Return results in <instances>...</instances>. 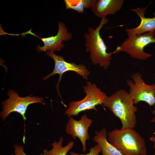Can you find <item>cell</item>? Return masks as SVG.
Wrapping results in <instances>:
<instances>
[{
    "label": "cell",
    "instance_id": "cell-16",
    "mask_svg": "<svg viewBox=\"0 0 155 155\" xmlns=\"http://www.w3.org/2000/svg\"><path fill=\"white\" fill-rule=\"evenodd\" d=\"M101 151V149L98 144L92 147L89 149V153L86 154H78L73 152H71L69 153L71 155H99V153Z\"/></svg>",
    "mask_w": 155,
    "mask_h": 155
},
{
    "label": "cell",
    "instance_id": "cell-12",
    "mask_svg": "<svg viewBox=\"0 0 155 155\" xmlns=\"http://www.w3.org/2000/svg\"><path fill=\"white\" fill-rule=\"evenodd\" d=\"M147 8V7H138L130 9V11L135 12L139 17L141 21L137 27L126 29L127 33L138 36L146 32L155 31V13H153L154 16L153 18L145 17L144 15Z\"/></svg>",
    "mask_w": 155,
    "mask_h": 155
},
{
    "label": "cell",
    "instance_id": "cell-4",
    "mask_svg": "<svg viewBox=\"0 0 155 155\" xmlns=\"http://www.w3.org/2000/svg\"><path fill=\"white\" fill-rule=\"evenodd\" d=\"M83 88L86 94L85 97L79 101H73L69 104L65 112L67 117L77 116L81 112L91 109L97 112L96 106L102 104L108 96L95 84L90 82H87Z\"/></svg>",
    "mask_w": 155,
    "mask_h": 155
},
{
    "label": "cell",
    "instance_id": "cell-5",
    "mask_svg": "<svg viewBox=\"0 0 155 155\" xmlns=\"http://www.w3.org/2000/svg\"><path fill=\"white\" fill-rule=\"evenodd\" d=\"M128 38L113 51L114 53L123 52L135 59L145 60L152 55L144 51V47L150 43H155V31L137 36L127 33Z\"/></svg>",
    "mask_w": 155,
    "mask_h": 155
},
{
    "label": "cell",
    "instance_id": "cell-19",
    "mask_svg": "<svg viewBox=\"0 0 155 155\" xmlns=\"http://www.w3.org/2000/svg\"><path fill=\"white\" fill-rule=\"evenodd\" d=\"M151 113L155 115V108L151 111ZM151 122L155 124V117H153L151 120Z\"/></svg>",
    "mask_w": 155,
    "mask_h": 155
},
{
    "label": "cell",
    "instance_id": "cell-3",
    "mask_svg": "<svg viewBox=\"0 0 155 155\" xmlns=\"http://www.w3.org/2000/svg\"><path fill=\"white\" fill-rule=\"evenodd\" d=\"M107 135L109 142L123 155H147L144 138L133 129H115Z\"/></svg>",
    "mask_w": 155,
    "mask_h": 155
},
{
    "label": "cell",
    "instance_id": "cell-1",
    "mask_svg": "<svg viewBox=\"0 0 155 155\" xmlns=\"http://www.w3.org/2000/svg\"><path fill=\"white\" fill-rule=\"evenodd\" d=\"M102 105L120 119L121 129H133L136 126L137 108L127 90L122 89L117 91L107 96Z\"/></svg>",
    "mask_w": 155,
    "mask_h": 155
},
{
    "label": "cell",
    "instance_id": "cell-20",
    "mask_svg": "<svg viewBox=\"0 0 155 155\" xmlns=\"http://www.w3.org/2000/svg\"><path fill=\"white\" fill-rule=\"evenodd\" d=\"M153 155H155V153L153 154Z\"/></svg>",
    "mask_w": 155,
    "mask_h": 155
},
{
    "label": "cell",
    "instance_id": "cell-17",
    "mask_svg": "<svg viewBox=\"0 0 155 155\" xmlns=\"http://www.w3.org/2000/svg\"><path fill=\"white\" fill-rule=\"evenodd\" d=\"M13 147L14 153H12L11 155H27L24 152V146L21 144H14ZM38 155H43L42 154Z\"/></svg>",
    "mask_w": 155,
    "mask_h": 155
},
{
    "label": "cell",
    "instance_id": "cell-7",
    "mask_svg": "<svg viewBox=\"0 0 155 155\" xmlns=\"http://www.w3.org/2000/svg\"><path fill=\"white\" fill-rule=\"evenodd\" d=\"M131 79H127L129 87L128 93L134 101L135 104L143 101L150 106L155 104V82L151 85L146 84L139 72L131 75Z\"/></svg>",
    "mask_w": 155,
    "mask_h": 155
},
{
    "label": "cell",
    "instance_id": "cell-8",
    "mask_svg": "<svg viewBox=\"0 0 155 155\" xmlns=\"http://www.w3.org/2000/svg\"><path fill=\"white\" fill-rule=\"evenodd\" d=\"M46 54L51 57L55 63L54 68L52 72L44 77L43 79L46 80L51 76L58 74L59 78L56 85V88L57 93L60 97H61L59 91V86L61 81L63 74L68 71H73L82 76L85 80H87L90 72L87 68L86 66L83 64L78 65L74 63H69L65 60L62 56L55 54L54 52L48 51Z\"/></svg>",
    "mask_w": 155,
    "mask_h": 155
},
{
    "label": "cell",
    "instance_id": "cell-11",
    "mask_svg": "<svg viewBox=\"0 0 155 155\" xmlns=\"http://www.w3.org/2000/svg\"><path fill=\"white\" fill-rule=\"evenodd\" d=\"M124 2L123 0H94L91 10L96 16L106 18L107 16L114 14L120 10Z\"/></svg>",
    "mask_w": 155,
    "mask_h": 155
},
{
    "label": "cell",
    "instance_id": "cell-21",
    "mask_svg": "<svg viewBox=\"0 0 155 155\" xmlns=\"http://www.w3.org/2000/svg\"><path fill=\"white\" fill-rule=\"evenodd\" d=\"M154 75L155 76V73L154 74Z\"/></svg>",
    "mask_w": 155,
    "mask_h": 155
},
{
    "label": "cell",
    "instance_id": "cell-6",
    "mask_svg": "<svg viewBox=\"0 0 155 155\" xmlns=\"http://www.w3.org/2000/svg\"><path fill=\"white\" fill-rule=\"evenodd\" d=\"M8 99L3 101L2 111L1 112V119L5 120L11 113L15 112L20 114L25 121L27 119L25 115L28 106L35 103H40L44 105V99L38 96H28L25 97L20 96L17 92L13 90H9Z\"/></svg>",
    "mask_w": 155,
    "mask_h": 155
},
{
    "label": "cell",
    "instance_id": "cell-2",
    "mask_svg": "<svg viewBox=\"0 0 155 155\" xmlns=\"http://www.w3.org/2000/svg\"><path fill=\"white\" fill-rule=\"evenodd\" d=\"M109 21L106 18H101L99 25L95 28L88 27L87 32L84 34L86 52L89 53L90 58L94 65H98L104 69L110 66L112 55L114 54L113 52H107V47L100 34L101 28Z\"/></svg>",
    "mask_w": 155,
    "mask_h": 155
},
{
    "label": "cell",
    "instance_id": "cell-10",
    "mask_svg": "<svg viewBox=\"0 0 155 155\" xmlns=\"http://www.w3.org/2000/svg\"><path fill=\"white\" fill-rule=\"evenodd\" d=\"M92 120L89 118L86 114L82 115L79 120H76L72 117L69 118L66 125L65 132L75 140L78 137L82 144V150H86V142L90 137L88 129L91 126Z\"/></svg>",
    "mask_w": 155,
    "mask_h": 155
},
{
    "label": "cell",
    "instance_id": "cell-18",
    "mask_svg": "<svg viewBox=\"0 0 155 155\" xmlns=\"http://www.w3.org/2000/svg\"><path fill=\"white\" fill-rule=\"evenodd\" d=\"M149 140L153 143V147L155 149V136H152L149 137Z\"/></svg>",
    "mask_w": 155,
    "mask_h": 155
},
{
    "label": "cell",
    "instance_id": "cell-14",
    "mask_svg": "<svg viewBox=\"0 0 155 155\" xmlns=\"http://www.w3.org/2000/svg\"><path fill=\"white\" fill-rule=\"evenodd\" d=\"M63 138L61 137L58 141H54L52 144V149L50 150H43V155H66L68 152L73 147L74 142L71 141L64 146H63Z\"/></svg>",
    "mask_w": 155,
    "mask_h": 155
},
{
    "label": "cell",
    "instance_id": "cell-13",
    "mask_svg": "<svg viewBox=\"0 0 155 155\" xmlns=\"http://www.w3.org/2000/svg\"><path fill=\"white\" fill-rule=\"evenodd\" d=\"M93 140L99 145L102 155H123L115 147L107 140V132L105 128L96 131Z\"/></svg>",
    "mask_w": 155,
    "mask_h": 155
},
{
    "label": "cell",
    "instance_id": "cell-9",
    "mask_svg": "<svg viewBox=\"0 0 155 155\" xmlns=\"http://www.w3.org/2000/svg\"><path fill=\"white\" fill-rule=\"evenodd\" d=\"M58 24L59 27L58 32L55 36L41 38L32 32L31 29L17 35L21 34L22 36H23L27 34H30L41 39L44 44L42 46H40L39 45H37L36 49L38 52L48 51L53 52L55 51H60L64 47V44L62 43V42L71 40L73 37V35L71 32L68 31V28L65 26L64 23L58 22Z\"/></svg>",
    "mask_w": 155,
    "mask_h": 155
},
{
    "label": "cell",
    "instance_id": "cell-15",
    "mask_svg": "<svg viewBox=\"0 0 155 155\" xmlns=\"http://www.w3.org/2000/svg\"><path fill=\"white\" fill-rule=\"evenodd\" d=\"M66 9L74 10L79 13H82L85 9L84 0H64Z\"/></svg>",
    "mask_w": 155,
    "mask_h": 155
}]
</instances>
